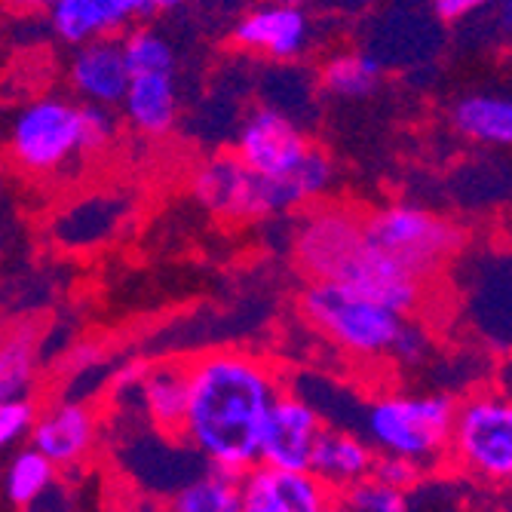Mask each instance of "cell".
<instances>
[{"mask_svg": "<svg viewBox=\"0 0 512 512\" xmlns=\"http://www.w3.org/2000/svg\"><path fill=\"white\" fill-rule=\"evenodd\" d=\"M188 414L181 442L212 467L246 473L261 460V433L276 402L273 368L240 350H212L188 362Z\"/></svg>", "mask_w": 512, "mask_h": 512, "instance_id": "cell-1", "label": "cell"}, {"mask_svg": "<svg viewBox=\"0 0 512 512\" xmlns=\"http://www.w3.org/2000/svg\"><path fill=\"white\" fill-rule=\"evenodd\" d=\"M234 154L270 178L295 184L304 203L322 197L335 181L332 157L310 145L301 123L276 105H255L243 117Z\"/></svg>", "mask_w": 512, "mask_h": 512, "instance_id": "cell-2", "label": "cell"}, {"mask_svg": "<svg viewBox=\"0 0 512 512\" xmlns=\"http://www.w3.org/2000/svg\"><path fill=\"white\" fill-rule=\"evenodd\" d=\"M457 405L448 396H384L365 408V439L378 454L433 467L448 457Z\"/></svg>", "mask_w": 512, "mask_h": 512, "instance_id": "cell-3", "label": "cell"}, {"mask_svg": "<svg viewBox=\"0 0 512 512\" xmlns=\"http://www.w3.org/2000/svg\"><path fill=\"white\" fill-rule=\"evenodd\" d=\"M7 148L13 163L28 175H56L89 157L83 102L46 92L19 105L7 129Z\"/></svg>", "mask_w": 512, "mask_h": 512, "instance_id": "cell-4", "label": "cell"}, {"mask_svg": "<svg viewBox=\"0 0 512 512\" xmlns=\"http://www.w3.org/2000/svg\"><path fill=\"white\" fill-rule=\"evenodd\" d=\"M301 310L313 329L350 356L375 359L396 347L402 332V313L371 301L341 283H313L301 295Z\"/></svg>", "mask_w": 512, "mask_h": 512, "instance_id": "cell-5", "label": "cell"}, {"mask_svg": "<svg viewBox=\"0 0 512 512\" xmlns=\"http://www.w3.org/2000/svg\"><path fill=\"white\" fill-rule=\"evenodd\" d=\"M191 194L212 215L234 221H255L304 206L295 184L252 169L234 151L203 160L191 175Z\"/></svg>", "mask_w": 512, "mask_h": 512, "instance_id": "cell-6", "label": "cell"}, {"mask_svg": "<svg viewBox=\"0 0 512 512\" xmlns=\"http://www.w3.org/2000/svg\"><path fill=\"white\" fill-rule=\"evenodd\" d=\"M448 457L488 485H512V399L476 393L457 405Z\"/></svg>", "mask_w": 512, "mask_h": 512, "instance_id": "cell-7", "label": "cell"}, {"mask_svg": "<svg viewBox=\"0 0 512 512\" xmlns=\"http://www.w3.org/2000/svg\"><path fill=\"white\" fill-rule=\"evenodd\" d=\"M365 227L368 237L387 255H393L421 279L433 276L463 243V234L454 221L411 203H393L371 212Z\"/></svg>", "mask_w": 512, "mask_h": 512, "instance_id": "cell-8", "label": "cell"}, {"mask_svg": "<svg viewBox=\"0 0 512 512\" xmlns=\"http://www.w3.org/2000/svg\"><path fill=\"white\" fill-rule=\"evenodd\" d=\"M371 246L365 218L341 206H319L295 227V261L313 283H347Z\"/></svg>", "mask_w": 512, "mask_h": 512, "instance_id": "cell-9", "label": "cell"}, {"mask_svg": "<svg viewBox=\"0 0 512 512\" xmlns=\"http://www.w3.org/2000/svg\"><path fill=\"white\" fill-rule=\"evenodd\" d=\"M316 25L307 7L286 4V0H264L234 22V43L243 53L270 59V62H295L313 43Z\"/></svg>", "mask_w": 512, "mask_h": 512, "instance_id": "cell-10", "label": "cell"}, {"mask_svg": "<svg viewBox=\"0 0 512 512\" xmlns=\"http://www.w3.org/2000/svg\"><path fill=\"white\" fill-rule=\"evenodd\" d=\"M322 433L325 427L313 402L292 393H279L267 411L258 463L279 470H310Z\"/></svg>", "mask_w": 512, "mask_h": 512, "instance_id": "cell-11", "label": "cell"}, {"mask_svg": "<svg viewBox=\"0 0 512 512\" xmlns=\"http://www.w3.org/2000/svg\"><path fill=\"white\" fill-rule=\"evenodd\" d=\"M243 512H338V497L313 470L255 463L243 473Z\"/></svg>", "mask_w": 512, "mask_h": 512, "instance_id": "cell-12", "label": "cell"}, {"mask_svg": "<svg viewBox=\"0 0 512 512\" xmlns=\"http://www.w3.org/2000/svg\"><path fill=\"white\" fill-rule=\"evenodd\" d=\"M65 77L71 86V96L77 102L99 105V108H120L126 99L129 80H132L123 37L74 46L68 56Z\"/></svg>", "mask_w": 512, "mask_h": 512, "instance_id": "cell-13", "label": "cell"}, {"mask_svg": "<svg viewBox=\"0 0 512 512\" xmlns=\"http://www.w3.org/2000/svg\"><path fill=\"white\" fill-rule=\"evenodd\" d=\"M138 16V0H56V7L46 13L50 31L71 50L92 40L123 37Z\"/></svg>", "mask_w": 512, "mask_h": 512, "instance_id": "cell-14", "label": "cell"}, {"mask_svg": "<svg viewBox=\"0 0 512 512\" xmlns=\"http://www.w3.org/2000/svg\"><path fill=\"white\" fill-rule=\"evenodd\" d=\"M28 442L50 457L56 467H77L96 445V417L80 402L59 399L37 414Z\"/></svg>", "mask_w": 512, "mask_h": 512, "instance_id": "cell-15", "label": "cell"}, {"mask_svg": "<svg viewBox=\"0 0 512 512\" xmlns=\"http://www.w3.org/2000/svg\"><path fill=\"white\" fill-rule=\"evenodd\" d=\"M126 123L151 138L172 132L178 120V83L175 71H154V74H132L126 99L120 105Z\"/></svg>", "mask_w": 512, "mask_h": 512, "instance_id": "cell-16", "label": "cell"}, {"mask_svg": "<svg viewBox=\"0 0 512 512\" xmlns=\"http://www.w3.org/2000/svg\"><path fill=\"white\" fill-rule=\"evenodd\" d=\"M375 463H378V451L371 442H362L359 436L347 430H325L316 445V457L310 470L335 491H347L371 479Z\"/></svg>", "mask_w": 512, "mask_h": 512, "instance_id": "cell-17", "label": "cell"}, {"mask_svg": "<svg viewBox=\"0 0 512 512\" xmlns=\"http://www.w3.org/2000/svg\"><path fill=\"white\" fill-rule=\"evenodd\" d=\"M451 123L470 142L512 148V92H473V96H463L451 111Z\"/></svg>", "mask_w": 512, "mask_h": 512, "instance_id": "cell-18", "label": "cell"}, {"mask_svg": "<svg viewBox=\"0 0 512 512\" xmlns=\"http://www.w3.org/2000/svg\"><path fill=\"white\" fill-rule=\"evenodd\" d=\"M191 384H188V365H160L151 368L142 378V402L145 414L160 433L181 436L184 414H188Z\"/></svg>", "mask_w": 512, "mask_h": 512, "instance_id": "cell-19", "label": "cell"}, {"mask_svg": "<svg viewBox=\"0 0 512 512\" xmlns=\"http://www.w3.org/2000/svg\"><path fill=\"white\" fill-rule=\"evenodd\" d=\"M169 512H243V473L209 463L172 494Z\"/></svg>", "mask_w": 512, "mask_h": 512, "instance_id": "cell-20", "label": "cell"}, {"mask_svg": "<svg viewBox=\"0 0 512 512\" xmlns=\"http://www.w3.org/2000/svg\"><path fill=\"white\" fill-rule=\"evenodd\" d=\"M384 80V62L365 50H344L322 62L319 68V86L335 99H365L371 96Z\"/></svg>", "mask_w": 512, "mask_h": 512, "instance_id": "cell-21", "label": "cell"}, {"mask_svg": "<svg viewBox=\"0 0 512 512\" xmlns=\"http://www.w3.org/2000/svg\"><path fill=\"white\" fill-rule=\"evenodd\" d=\"M56 470V463L34 445L16 451L7 467V500L19 509H31L56 485Z\"/></svg>", "mask_w": 512, "mask_h": 512, "instance_id": "cell-22", "label": "cell"}, {"mask_svg": "<svg viewBox=\"0 0 512 512\" xmlns=\"http://www.w3.org/2000/svg\"><path fill=\"white\" fill-rule=\"evenodd\" d=\"M123 50L132 74H154V71H175V46L157 28L135 25L123 34Z\"/></svg>", "mask_w": 512, "mask_h": 512, "instance_id": "cell-23", "label": "cell"}, {"mask_svg": "<svg viewBox=\"0 0 512 512\" xmlns=\"http://www.w3.org/2000/svg\"><path fill=\"white\" fill-rule=\"evenodd\" d=\"M31 381H34V347L31 338L19 332L4 341V353H0V396L4 399L25 396Z\"/></svg>", "mask_w": 512, "mask_h": 512, "instance_id": "cell-24", "label": "cell"}, {"mask_svg": "<svg viewBox=\"0 0 512 512\" xmlns=\"http://www.w3.org/2000/svg\"><path fill=\"white\" fill-rule=\"evenodd\" d=\"M341 506H344V512H408L405 491H399L375 476L341 491Z\"/></svg>", "mask_w": 512, "mask_h": 512, "instance_id": "cell-25", "label": "cell"}, {"mask_svg": "<svg viewBox=\"0 0 512 512\" xmlns=\"http://www.w3.org/2000/svg\"><path fill=\"white\" fill-rule=\"evenodd\" d=\"M37 414L40 411L25 396L0 402V445L10 448V445H16L22 439H31L34 424H37Z\"/></svg>", "mask_w": 512, "mask_h": 512, "instance_id": "cell-26", "label": "cell"}, {"mask_svg": "<svg viewBox=\"0 0 512 512\" xmlns=\"http://www.w3.org/2000/svg\"><path fill=\"white\" fill-rule=\"evenodd\" d=\"M417 463H411V460H405V457H390V454H378V463H375V479H381V482H387V485H393V488H399V491H408L414 482H417Z\"/></svg>", "mask_w": 512, "mask_h": 512, "instance_id": "cell-27", "label": "cell"}, {"mask_svg": "<svg viewBox=\"0 0 512 512\" xmlns=\"http://www.w3.org/2000/svg\"><path fill=\"white\" fill-rule=\"evenodd\" d=\"M427 350H430V338L424 335V329L421 325H402V332H399V338H396V347H393V356L399 359V362H405V365H417L424 356H427Z\"/></svg>", "mask_w": 512, "mask_h": 512, "instance_id": "cell-28", "label": "cell"}, {"mask_svg": "<svg viewBox=\"0 0 512 512\" xmlns=\"http://www.w3.org/2000/svg\"><path fill=\"white\" fill-rule=\"evenodd\" d=\"M494 4L497 0H433V13L445 22H460V19H470Z\"/></svg>", "mask_w": 512, "mask_h": 512, "instance_id": "cell-29", "label": "cell"}, {"mask_svg": "<svg viewBox=\"0 0 512 512\" xmlns=\"http://www.w3.org/2000/svg\"><path fill=\"white\" fill-rule=\"evenodd\" d=\"M7 7L22 16H40V13H50L56 7V0H7Z\"/></svg>", "mask_w": 512, "mask_h": 512, "instance_id": "cell-30", "label": "cell"}, {"mask_svg": "<svg viewBox=\"0 0 512 512\" xmlns=\"http://www.w3.org/2000/svg\"><path fill=\"white\" fill-rule=\"evenodd\" d=\"M494 28L500 37L512 40V0H497L494 4Z\"/></svg>", "mask_w": 512, "mask_h": 512, "instance_id": "cell-31", "label": "cell"}, {"mask_svg": "<svg viewBox=\"0 0 512 512\" xmlns=\"http://www.w3.org/2000/svg\"><path fill=\"white\" fill-rule=\"evenodd\" d=\"M184 4V0H138L142 7V16H160V13H172Z\"/></svg>", "mask_w": 512, "mask_h": 512, "instance_id": "cell-32", "label": "cell"}, {"mask_svg": "<svg viewBox=\"0 0 512 512\" xmlns=\"http://www.w3.org/2000/svg\"><path fill=\"white\" fill-rule=\"evenodd\" d=\"M286 4H298V7H307V4H313V0H286Z\"/></svg>", "mask_w": 512, "mask_h": 512, "instance_id": "cell-33", "label": "cell"}]
</instances>
